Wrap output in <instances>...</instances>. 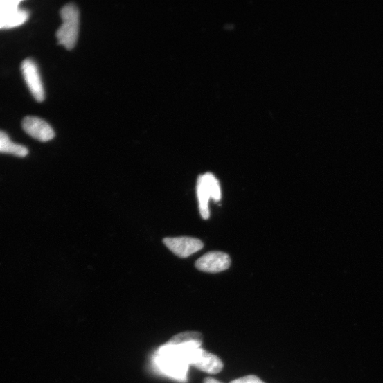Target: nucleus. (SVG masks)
<instances>
[{
    "instance_id": "obj_13",
    "label": "nucleus",
    "mask_w": 383,
    "mask_h": 383,
    "mask_svg": "<svg viewBox=\"0 0 383 383\" xmlns=\"http://www.w3.org/2000/svg\"><path fill=\"white\" fill-rule=\"evenodd\" d=\"M204 383H222V382H220V381L213 377H207L204 379Z\"/></svg>"
},
{
    "instance_id": "obj_7",
    "label": "nucleus",
    "mask_w": 383,
    "mask_h": 383,
    "mask_svg": "<svg viewBox=\"0 0 383 383\" xmlns=\"http://www.w3.org/2000/svg\"><path fill=\"white\" fill-rule=\"evenodd\" d=\"M22 127L27 134L42 142L51 141L55 137L53 128L39 117H25Z\"/></svg>"
},
{
    "instance_id": "obj_3",
    "label": "nucleus",
    "mask_w": 383,
    "mask_h": 383,
    "mask_svg": "<svg viewBox=\"0 0 383 383\" xmlns=\"http://www.w3.org/2000/svg\"><path fill=\"white\" fill-rule=\"evenodd\" d=\"M197 195L200 215L204 220H208L211 216L210 199H212L215 202H218L222 197L220 183L213 173L207 172L198 177Z\"/></svg>"
},
{
    "instance_id": "obj_1",
    "label": "nucleus",
    "mask_w": 383,
    "mask_h": 383,
    "mask_svg": "<svg viewBox=\"0 0 383 383\" xmlns=\"http://www.w3.org/2000/svg\"><path fill=\"white\" fill-rule=\"evenodd\" d=\"M202 344V336L196 332L176 335L161 346L154 358L161 373L176 380L186 382L193 350Z\"/></svg>"
},
{
    "instance_id": "obj_8",
    "label": "nucleus",
    "mask_w": 383,
    "mask_h": 383,
    "mask_svg": "<svg viewBox=\"0 0 383 383\" xmlns=\"http://www.w3.org/2000/svg\"><path fill=\"white\" fill-rule=\"evenodd\" d=\"M191 366L210 374H217L223 369V363L217 356L201 348L195 350Z\"/></svg>"
},
{
    "instance_id": "obj_4",
    "label": "nucleus",
    "mask_w": 383,
    "mask_h": 383,
    "mask_svg": "<svg viewBox=\"0 0 383 383\" xmlns=\"http://www.w3.org/2000/svg\"><path fill=\"white\" fill-rule=\"evenodd\" d=\"M24 80L35 100L39 103L45 99V91L39 69L32 59H26L21 66Z\"/></svg>"
},
{
    "instance_id": "obj_9",
    "label": "nucleus",
    "mask_w": 383,
    "mask_h": 383,
    "mask_svg": "<svg viewBox=\"0 0 383 383\" xmlns=\"http://www.w3.org/2000/svg\"><path fill=\"white\" fill-rule=\"evenodd\" d=\"M28 17V12L19 8L0 10V29L19 26L24 24Z\"/></svg>"
},
{
    "instance_id": "obj_6",
    "label": "nucleus",
    "mask_w": 383,
    "mask_h": 383,
    "mask_svg": "<svg viewBox=\"0 0 383 383\" xmlns=\"http://www.w3.org/2000/svg\"><path fill=\"white\" fill-rule=\"evenodd\" d=\"M163 243L174 254L181 258H188L204 247L199 240L187 237L165 238Z\"/></svg>"
},
{
    "instance_id": "obj_10",
    "label": "nucleus",
    "mask_w": 383,
    "mask_h": 383,
    "mask_svg": "<svg viewBox=\"0 0 383 383\" xmlns=\"http://www.w3.org/2000/svg\"><path fill=\"white\" fill-rule=\"evenodd\" d=\"M0 153L23 158L28 155V151L26 147L15 143L6 133L0 131Z\"/></svg>"
},
{
    "instance_id": "obj_12",
    "label": "nucleus",
    "mask_w": 383,
    "mask_h": 383,
    "mask_svg": "<svg viewBox=\"0 0 383 383\" xmlns=\"http://www.w3.org/2000/svg\"><path fill=\"white\" fill-rule=\"evenodd\" d=\"M21 1H17V0H0V10L18 8Z\"/></svg>"
},
{
    "instance_id": "obj_5",
    "label": "nucleus",
    "mask_w": 383,
    "mask_h": 383,
    "mask_svg": "<svg viewBox=\"0 0 383 383\" xmlns=\"http://www.w3.org/2000/svg\"><path fill=\"white\" fill-rule=\"evenodd\" d=\"M230 264L231 259L228 254L212 251L199 258L195 262V267L200 271L216 274L227 270Z\"/></svg>"
},
{
    "instance_id": "obj_11",
    "label": "nucleus",
    "mask_w": 383,
    "mask_h": 383,
    "mask_svg": "<svg viewBox=\"0 0 383 383\" xmlns=\"http://www.w3.org/2000/svg\"><path fill=\"white\" fill-rule=\"evenodd\" d=\"M230 383H265L256 375H247L239 379H235Z\"/></svg>"
},
{
    "instance_id": "obj_2",
    "label": "nucleus",
    "mask_w": 383,
    "mask_h": 383,
    "mask_svg": "<svg viewBox=\"0 0 383 383\" xmlns=\"http://www.w3.org/2000/svg\"><path fill=\"white\" fill-rule=\"evenodd\" d=\"M62 25L56 33L58 44L68 50L73 49L78 42L80 26V12L76 6L69 4L61 10Z\"/></svg>"
}]
</instances>
